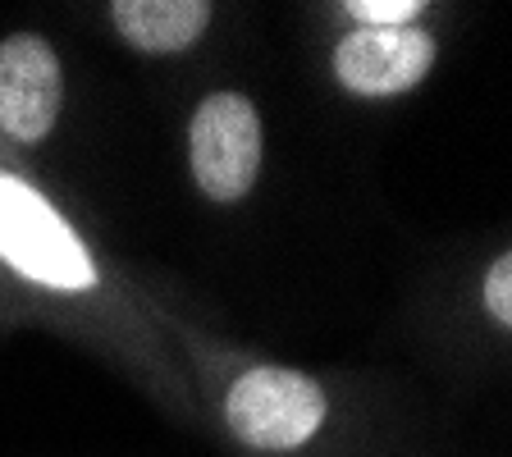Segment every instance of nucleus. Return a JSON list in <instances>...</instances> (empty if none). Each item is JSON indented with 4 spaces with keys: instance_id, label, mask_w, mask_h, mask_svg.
Returning a JSON list of instances; mask_svg holds the SVG:
<instances>
[{
    "instance_id": "obj_6",
    "label": "nucleus",
    "mask_w": 512,
    "mask_h": 457,
    "mask_svg": "<svg viewBox=\"0 0 512 457\" xmlns=\"http://www.w3.org/2000/svg\"><path fill=\"white\" fill-rule=\"evenodd\" d=\"M110 19L128 42L147 55L188 51L211 23L206 0H119L110 5Z\"/></svg>"
},
{
    "instance_id": "obj_1",
    "label": "nucleus",
    "mask_w": 512,
    "mask_h": 457,
    "mask_svg": "<svg viewBox=\"0 0 512 457\" xmlns=\"http://www.w3.org/2000/svg\"><path fill=\"white\" fill-rule=\"evenodd\" d=\"M0 256L46 288H92L96 270L74 229L37 188L0 174Z\"/></svg>"
},
{
    "instance_id": "obj_7",
    "label": "nucleus",
    "mask_w": 512,
    "mask_h": 457,
    "mask_svg": "<svg viewBox=\"0 0 512 457\" xmlns=\"http://www.w3.org/2000/svg\"><path fill=\"white\" fill-rule=\"evenodd\" d=\"M343 10L362 19V28H407L421 14V0H348Z\"/></svg>"
},
{
    "instance_id": "obj_8",
    "label": "nucleus",
    "mask_w": 512,
    "mask_h": 457,
    "mask_svg": "<svg viewBox=\"0 0 512 457\" xmlns=\"http://www.w3.org/2000/svg\"><path fill=\"white\" fill-rule=\"evenodd\" d=\"M485 307H490L503 325H512V252L503 256V261H494V270L485 275Z\"/></svg>"
},
{
    "instance_id": "obj_2",
    "label": "nucleus",
    "mask_w": 512,
    "mask_h": 457,
    "mask_svg": "<svg viewBox=\"0 0 512 457\" xmlns=\"http://www.w3.org/2000/svg\"><path fill=\"white\" fill-rule=\"evenodd\" d=\"M192 174L211 202L247 197L261 174V119L243 92H211L188 128Z\"/></svg>"
},
{
    "instance_id": "obj_3",
    "label": "nucleus",
    "mask_w": 512,
    "mask_h": 457,
    "mask_svg": "<svg viewBox=\"0 0 512 457\" xmlns=\"http://www.w3.org/2000/svg\"><path fill=\"white\" fill-rule=\"evenodd\" d=\"M224 416L243 444L284 453L307 444L325 421V394L298 371H247L229 389Z\"/></svg>"
},
{
    "instance_id": "obj_5",
    "label": "nucleus",
    "mask_w": 512,
    "mask_h": 457,
    "mask_svg": "<svg viewBox=\"0 0 512 457\" xmlns=\"http://www.w3.org/2000/svg\"><path fill=\"white\" fill-rule=\"evenodd\" d=\"M435 64V42L426 32L407 28H357L334 51V74L357 96H394L416 87Z\"/></svg>"
},
{
    "instance_id": "obj_4",
    "label": "nucleus",
    "mask_w": 512,
    "mask_h": 457,
    "mask_svg": "<svg viewBox=\"0 0 512 457\" xmlns=\"http://www.w3.org/2000/svg\"><path fill=\"white\" fill-rule=\"evenodd\" d=\"M64 101V74L46 37H5L0 42V128L19 142H42Z\"/></svg>"
}]
</instances>
